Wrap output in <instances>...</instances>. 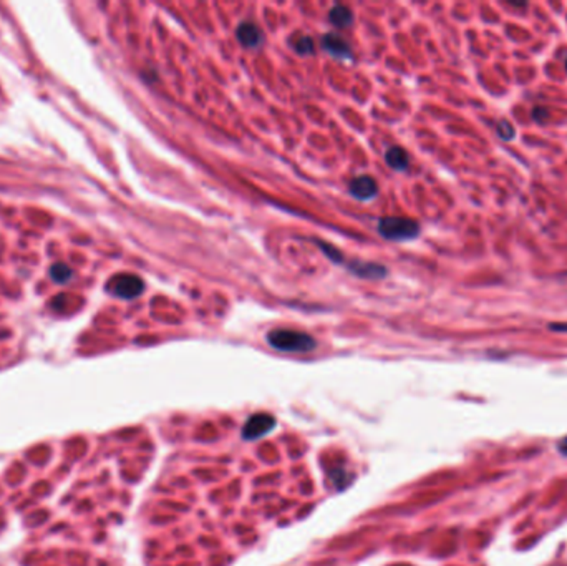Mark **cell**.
<instances>
[{
  "label": "cell",
  "mask_w": 567,
  "mask_h": 566,
  "mask_svg": "<svg viewBox=\"0 0 567 566\" xmlns=\"http://www.w3.org/2000/svg\"><path fill=\"white\" fill-rule=\"evenodd\" d=\"M378 233L390 241H408L420 234V224L410 218H383L378 223Z\"/></svg>",
  "instance_id": "cell-2"
},
{
  "label": "cell",
  "mask_w": 567,
  "mask_h": 566,
  "mask_svg": "<svg viewBox=\"0 0 567 566\" xmlns=\"http://www.w3.org/2000/svg\"><path fill=\"white\" fill-rule=\"evenodd\" d=\"M566 70H567V58H566Z\"/></svg>",
  "instance_id": "cell-18"
},
{
  "label": "cell",
  "mask_w": 567,
  "mask_h": 566,
  "mask_svg": "<svg viewBox=\"0 0 567 566\" xmlns=\"http://www.w3.org/2000/svg\"><path fill=\"white\" fill-rule=\"evenodd\" d=\"M144 283L135 274H118L111 279L110 291L120 299H135L143 292Z\"/></svg>",
  "instance_id": "cell-3"
},
{
  "label": "cell",
  "mask_w": 567,
  "mask_h": 566,
  "mask_svg": "<svg viewBox=\"0 0 567 566\" xmlns=\"http://www.w3.org/2000/svg\"><path fill=\"white\" fill-rule=\"evenodd\" d=\"M267 342L278 351L284 352H308L315 347L314 337L308 336L306 332L290 329H278L272 330L267 336Z\"/></svg>",
  "instance_id": "cell-1"
},
{
  "label": "cell",
  "mask_w": 567,
  "mask_h": 566,
  "mask_svg": "<svg viewBox=\"0 0 567 566\" xmlns=\"http://www.w3.org/2000/svg\"><path fill=\"white\" fill-rule=\"evenodd\" d=\"M557 450H559L561 455L567 457V437L562 438V440L559 442V445H557Z\"/></svg>",
  "instance_id": "cell-16"
},
{
  "label": "cell",
  "mask_w": 567,
  "mask_h": 566,
  "mask_svg": "<svg viewBox=\"0 0 567 566\" xmlns=\"http://www.w3.org/2000/svg\"><path fill=\"white\" fill-rule=\"evenodd\" d=\"M350 269L357 276L367 279H380L387 274V269L382 264H374V262H355L350 266Z\"/></svg>",
  "instance_id": "cell-7"
},
{
  "label": "cell",
  "mask_w": 567,
  "mask_h": 566,
  "mask_svg": "<svg viewBox=\"0 0 567 566\" xmlns=\"http://www.w3.org/2000/svg\"><path fill=\"white\" fill-rule=\"evenodd\" d=\"M348 189H350L352 196H355L357 199H370L376 194V183L371 176L364 175L352 180V183L348 184Z\"/></svg>",
  "instance_id": "cell-6"
},
{
  "label": "cell",
  "mask_w": 567,
  "mask_h": 566,
  "mask_svg": "<svg viewBox=\"0 0 567 566\" xmlns=\"http://www.w3.org/2000/svg\"><path fill=\"white\" fill-rule=\"evenodd\" d=\"M546 115H547V110H546V108H542V107H538V108H534V112H533V116H534V120L541 121L542 119H546Z\"/></svg>",
  "instance_id": "cell-15"
},
{
  "label": "cell",
  "mask_w": 567,
  "mask_h": 566,
  "mask_svg": "<svg viewBox=\"0 0 567 566\" xmlns=\"http://www.w3.org/2000/svg\"><path fill=\"white\" fill-rule=\"evenodd\" d=\"M385 160H387L388 166H392V168L397 171H405L408 168V163H410L408 153L400 147L390 148L388 151L385 153Z\"/></svg>",
  "instance_id": "cell-8"
},
{
  "label": "cell",
  "mask_w": 567,
  "mask_h": 566,
  "mask_svg": "<svg viewBox=\"0 0 567 566\" xmlns=\"http://www.w3.org/2000/svg\"><path fill=\"white\" fill-rule=\"evenodd\" d=\"M71 276H74V271L68 268L67 264H63V262H57V264H53L50 268V278L58 284L68 283L71 279Z\"/></svg>",
  "instance_id": "cell-11"
},
{
  "label": "cell",
  "mask_w": 567,
  "mask_h": 566,
  "mask_svg": "<svg viewBox=\"0 0 567 566\" xmlns=\"http://www.w3.org/2000/svg\"><path fill=\"white\" fill-rule=\"evenodd\" d=\"M290 45L301 55H312L314 53V40L307 35H299V37L290 40Z\"/></svg>",
  "instance_id": "cell-12"
},
{
  "label": "cell",
  "mask_w": 567,
  "mask_h": 566,
  "mask_svg": "<svg viewBox=\"0 0 567 566\" xmlns=\"http://www.w3.org/2000/svg\"><path fill=\"white\" fill-rule=\"evenodd\" d=\"M272 425H274V420L269 415H259V417H254L247 422L246 427V437L254 438L261 433H264L266 430H269Z\"/></svg>",
  "instance_id": "cell-9"
},
{
  "label": "cell",
  "mask_w": 567,
  "mask_h": 566,
  "mask_svg": "<svg viewBox=\"0 0 567 566\" xmlns=\"http://www.w3.org/2000/svg\"><path fill=\"white\" fill-rule=\"evenodd\" d=\"M514 133H516L514 126H512L507 120H501L500 123H498V135H500L503 140H512L514 138Z\"/></svg>",
  "instance_id": "cell-13"
},
{
  "label": "cell",
  "mask_w": 567,
  "mask_h": 566,
  "mask_svg": "<svg viewBox=\"0 0 567 566\" xmlns=\"http://www.w3.org/2000/svg\"><path fill=\"white\" fill-rule=\"evenodd\" d=\"M329 20L332 22L335 27H339V29H347L348 25H352L353 13L350 8H347L343 6H337L329 12Z\"/></svg>",
  "instance_id": "cell-10"
},
{
  "label": "cell",
  "mask_w": 567,
  "mask_h": 566,
  "mask_svg": "<svg viewBox=\"0 0 567 566\" xmlns=\"http://www.w3.org/2000/svg\"><path fill=\"white\" fill-rule=\"evenodd\" d=\"M235 35H238L240 45H244L246 48H257L264 42V32L261 30L259 25L252 24V22H242L238 27Z\"/></svg>",
  "instance_id": "cell-4"
},
{
  "label": "cell",
  "mask_w": 567,
  "mask_h": 566,
  "mask_svg": "<svg viewBox=\"0 0 567 566\" xmlns=\"http://www.w3.org/2000/svg\"><path fill=\"white\" fill-rule=\"evenodd\" d=\"M319 246L322 248V251H324L325 255H327V256L330 257V260H334V261H342V255H340V251H337V249L330 246V244H327V243H319Z\"/></svg>",
  "instance_id": "cell-14"
},
{
  "label": "cell",
  "mask_w": 567,
  "mask_h": 566,
  "mask_svg": "<svg viewBox=\"0 0 567 566\" xmlns=\"http://www.w3.org/2000/svg\"><path fill=\"white\" fill-rule=\"evenodd\" d=\"M322 47H324L330 55L339 57V58H346V60H350L352 58V48L346 40L335 34H327L324 39H322Z\"/></svg>",
  "instance_id": "cell-5"
},
{
  "label": "cell",
  "mask_w": 567,
  "mask_h": 566,
  "mask_svg": "<svg viewBox=\"0 0 567 566\" xmlns=\"http://www.w3.org/2000/svg\"><path fill=\"white\" fill-rule=\"evenodd\" d=\"M551 329L561 330V332H567V324H551Z\"/></svg>",
  "instance_id": "cell-17"
}]
</instances>
